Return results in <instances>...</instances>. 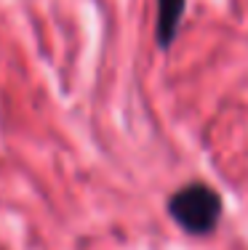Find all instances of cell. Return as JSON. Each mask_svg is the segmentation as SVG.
<instances>
[{
    "mask_svg": "<svg viewBox=\"0 0 248 250\" xmlns=\"http://www.w3.org/2000/svg\"><path fill=\"white\" fill-rule=\"evenodd\" d=\"M168 213L187 234L203 237L216 229L222 218V197L208 184H187L168 200Z\"/></svg>",
    "mask_w": 248,
    "mask_h": 250,
    "instance_id": "1",
    "label": "cell"
},
{
    "mask_svg": "<svg viewBox=\"0 0 248 250\" xmlns=\"http://www.w3.org/2000/svg\"><path fill=\"white\" fill-rule=\"evenodd\" d=\"M184 5V0H158V40L163 48H168L179 32Z\"/></svg>",
    "mask_w": 248,
    "mask_h": 250,
    "instance_id": "2",
    "label": "cell"
}]
</instances>
